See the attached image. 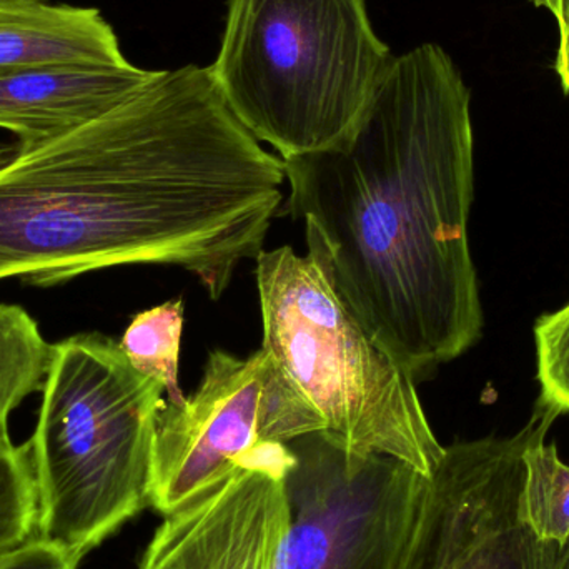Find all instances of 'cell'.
I'll return each mask as SVG.
<instances>
[{
	"mask_svg": "<svg viewBox=\"0 0 569 569\" xmlns=\"http://www.w3.org/2000/svg\"><path fill=\"white\" fill-rule=\"evenodd\" d=\"M284 182L282 157L233 116L209 67L159 70L77 129L0 143V280L172 266L219 300L262 252Z\"/></svg>",
	"mask_w": 569,
	"mask_h": 569,
	"instance_id": "1",
	"label": "cell"
},
{
	"mask_svg": "<svg viewBox=\"0 0 569 569\" xmlns=\"http://www.w3.org/2000/svg\"><path fill=\"white\" fill-rule=\"evenodd\" d=\"M283 166L308 256L415 380L477 343L471 96L443 47L393 57L347 136Z\"/></svg>",
	"mask_w": 569,
	"mask_h": 569,
	"instance_id": "2",
	"label": "cell"
},
{
	"mask_svg": "<svg viewBox=\"0 0 569 569\" xmlns=\"http://www.w3.org/2000/svg\"><path fill=\"white\" fill-rule=\"evenodd\" d=\"M27 445L37 537L76 560L150 505L153 445L166 388L100 333L52 345Z\"/></svg>",
	"mask_w": 569,
	"mask_h": 569,
	"instance_id": "3",
	"label": "cell"
},
{
	"mask_svg": "<svg viewBox=\"0 0 569 569\" xmlns=\"http://www.w3.org/2000/svg\"><path fill=\"white\" fill-rule=\"evenodd\" d=\"M391 59L365 0H229L209 70L240 123L288 159L347 136Z\"/></svg>",
	"mask_w": 569,
	"mask_h": 569,
	"instance_id": "4",
	"label": "cell"
},
{
	"mask_svg": "<svg viewBox=\"0 0 569 569\" xmlns=\"http://www.w3.org/2000/svg\"><path fill=\"white\" fill-rule=\"evenodd\" d=\"M263 350L353 455L393 458L430 477L445 455L417 380L361 328L317 262L280 247L257 257Z\"/></svg>",
	"mask_w": 569,
	"mask_h": 569,
	"instance_id": "5",
	"label": "cell"
},
{
	"mask_svg": "<svg viewBox=\"0 0 569 569\" xmlns=\"http://www.w3.org/2000/svg\"><path fill=\"white\" fill-rule=\"evenodd\" d=\"M557 411L538 403L508 437L445 447L430 477L401 468L345 569H569L568 543L521 518L523 455Z\"/></svg>",
	"mask_w": 569,
	"mask_h": 569,
	"instance_id": "6",
	"label": "cell"
},
{
	"mask_svg": "<svg viewBox=\"0 0 569 569\" xmlns=\"http://www.w3.org/2000/svg\"><path fill=\"white\" fill-rule=\"evenodd\" d=\"M317 431L323 421L269 351H210L196 393L160 413L150 507L167 517L272 445Z\"/></svg>",
	"mask_w": 569,
	"mask_h": 569,
	"instance_id": "7",
	"label": "cell"
},
{
	"mask_svg": "<svg viewBox=\"0 0 569 569\" xmlns=\"http://www.w3.org/2000/svg\"><path fill=\"white\" fill-rule=\"evenodd\" d=\"M295 455L272 445L157 528L139 569H277L290 523Z\"/></svg>",
	"mask_w": 569,
	"mask_h": 569,
	"instance_id": "8",
	"label": "cell"
},
{
	"mask_svg": "<svg viewBox=\"0 0 569 569\" xmlns=\"http://www.w3.org/2000/svg\"><path fill=\"white\" fill-rule=\"evenodd\" d=\"M288 447L290 523L277 569H345L405 463L348 453L321 431Z\"/></svg>",
	"mask_w": 569,
	"mask_h": 569,
	"instance_id": "9",
	"label": "cell"
},
{
	"mask_svg": "<svg viewBox=\"0 0 569 569\" xmlns=\"http://www.w3.org/2000/svg\"><path fill=\"white\" fill-rule=\"evenodd\" d=\"M153 73L129 60L0 70V129L26 146L53 139L109 112Z\"/></svg>",
	"mask_w": 569,
	"mask_h": 569,
	"instance_id": "10",
	"label": "cell"
},
{
	"mask_svg": "<svg viewBox=\"0 0 569 569\" xmlns=\"http://www.w3.org/2000/svg\"><path fill=\"white\" fill-rule=\"evenodd\" d=\"M102 13L49 0H0V70L126 62Z\"/></svg>",
	"mask_w": 569,
	"mask_h": 569,
	"instance_id": "11",
	"label": "cell"
},
{
	"mask_svg": "<svg viewBox=\"0 0 569 569\" xmlns=\"http://www.w3.org/2000/svg\"><path fill=\"white\" fill-rule=\"evenodd\" d=\"M50 358L37 321L19 305L0 303V441L10 440V413L42 390Z\"/></svg>",
	"mask_w": 569,
	"mask_h": 569,
	"instance_id": "12",
	"label": "cell"
},
{
	"mask_svg": "<svg viewBox=\"0 0 569 569\" xmlns=\"http://www.w3.org/2000/svg\"><path fill=\"white\" fill-rule=\"evenodd\" d=\"M525 477L520 510L538 538L553 543L569 541V465L557 445L538 438L523 455Z\"/></svg>",
	"mask_w": 569,
	"mask_h": 569,
	"instance_id": "13",
	"label": "cell"
},
{
	"mask_svg": "<svg viewBox=\"0 0 569 569\" xmlns=\"http://www.w3.org/2000/svg\"><path fill=\"white\" fill-rule=\"evenodd\" d=\"M182 331L183 301L179 298L136 315L119 343L136 370L163 385L172 405L186 401L179 385Z\"/></svg>",
	"mask_w": 569,
	"mask_h": 569,
	"instance_id": "14",
	"label": "cell"
},
{
	"mask_svg": "<svg viewBox=\"0 0 569 569\" xmlns=\"http://www.w3.org/2000/svg\"><path fill=\"white\" fill-rule=\"evenodd\" d=\"M37 491L27 445L0 441V558L37 537Z\"/></svg>",
	"mask_w": 569,
	"mask_h": 569,
	"instance_id": "15",
	"label": "cell"
},
{
	"mask_svg": "<svg viewBox=\"0 0 569 569\" xmlns=\"http://www.w3.org/2000/svg\"><path fill=\"white\" fill-rule=\"evenodd\" d=\"M540 403L569 413V303L543 315L535 327Z\"/></svg>",
	"mask_w": 569,
	"mask_h": 569,
	"instance_id": "16",
	"label": "cell"
},
{
	"mask_svg": "<svg viewBox=\"0 0 569 569\" xmlns=\"http://www.w3.org/2000/svg\"><path fill=\"white\" fill-rule=\"evenodd\" d=\"M79 560L67 553L63 548L32 538L0 558V569H77Z\"/></svg>",
	"mask_w": 569,
	"mask_h": 569,
	"instance_id": "17",
	"label": "cell"
},
{
	"mask_svg": "<svg viewBox=\"0 0 569 569\" xmlns=\"http://www.w3.org/2000/svg\"><path fill=\"white\" fill-rule=\"evenodd\" d=\"M533 6L547 10L557 26L558 43L553 69L561 90L569 97V0H530Z\"/></svg>",
	"mask_w": 569,
	"mask_h": 569,
	"instance_id": "18",
	"label": "cell"
}]
</instances>
